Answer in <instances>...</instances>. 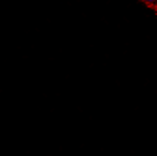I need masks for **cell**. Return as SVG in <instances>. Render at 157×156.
<instances>
[{
	"instance_id": "1",
	"label": "cell",
	"mask_w": 157,
	"mask_h": 156,
	"mask_svg": "<svg viewBox=\"0 0 157 156\" xmlns=\"http://www.w3.org/2000/svg\"><path fill=\"white\" fill-rule=\"evenodd\" d=\"M143 1L148 3V4H153V3H155L156 0H143Z\"/></svg>"
}]
</instances>
